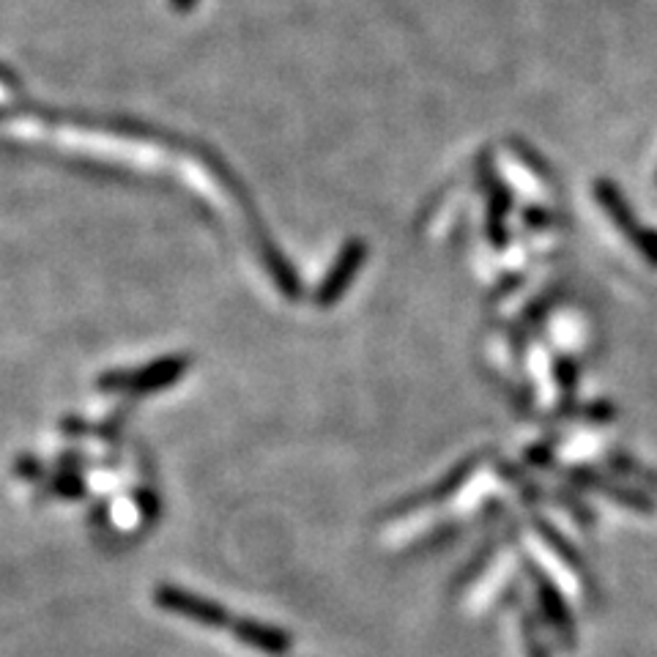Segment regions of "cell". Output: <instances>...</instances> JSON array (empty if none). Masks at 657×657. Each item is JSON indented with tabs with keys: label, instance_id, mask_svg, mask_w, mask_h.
I'll return each instance as SVG.
<instances>
[{
	"label": "cell",
	"instance_id": "5",
	"mask_svg": "<svg viewBox=\"0 0 657 657\" xmlns=\"http://www.w3.org/2000/svg\"><path fill=\"white\" fill-rule=\"evenodd\" d=\"M474 469H477V460L474 458L463 460V463L455 466V469L449 471V474L444 477V480L438 482V486L430 488V491H425V493H419V496H411V499H406V501H403V507L392 510V515H403V512H411V510H417V507H430V504H438V501L449 499V496L458 491V488H463V482L469 480L471 471H474Z\"/></svg>",
	"mask_w": 657,
	"mask_h": 657
},
{
	"label": "cell",
	"instance_id": "3",
	"mask_svg": "<svg viewBox=\"0 0 657 657\" xmlns=\"http://www.w3.org/2000/svg\"><path fill=\"white\" fill-rule=\"evenodd\" d=\"M367 258V244L362 239H351L348 244L340 250V255L334 258V267L328 269L321 285L315 288V304L319 307H332L334 302L343 299V293L348 291L354 277L359 274L362 263Z\"/></svg>",
	"mask_w": 657,
	"mask_h": 657
},
{
	"label": "cell",
	"instance_id": "6",
	"mask_svg": "<svg viewBox=\"0 0 657 657\" xmlns=\"http://www.w3.org/2000/svg\"><path fill=\"white\" fill-rule=\"evenodd\" d=\"M53 491L55 493H61V496H80L85 491L83 488V482L77 480V477H58V480L53 482Z\"/></svg>",
	"mask_w": 657,
	"mask_h": 657
},
{
	"label": "cell",
	"instance_id": "4",
	"mask_svg": "<svg viewBox=\"0 0 657 657\" xmlns=\"http://www.w3.org/2000/svg\"><path fill=\"white\" fill-rule=\"evenodd\" d=\"M230 630L236 633V638H239L241 644H247V647H252V649H261V653H267V655H285V653H291V647H293L291 633L282 630V627L267 625V622L233 619Z\"/></svg>",
	"mask_w": 657,
	"mask_h": 657
},
{
	"label": "cell",
	"instance_id": "2",
	"mask_svg": "<svg viewBox=\"0 0 657 657\" xmlns=\"http://www.w3.org/2000/svg\"><path fill=\"white\" fill-rule=\"evenodd\" d=\"M154 603H157L159 608L170 611V614L184 616V619L189 622H198V625L204 627L233 625V616H230V611L225 608V605L209 601V597L192 595V592L181 590V586H170V584L157 586V592H154Z\"/></svg>",
	"mask_w": 657,
	"mask_h": 657
},
{
	"label": "cell",
	"instance_id": "1",
	"mask_svg": "<svg viewBox=\"0 0 657 657\" xmlns=\"http://www.w3.org/2000/svg\"><path fill=\"white\" fill-rule=\"evenodd\" d=\"M189 367V356H163L157 362L137 367V371L107 373L100 378L102 389L126 392V395H146V392L165 389V386L181 382Z\"/></svg>",
	"mask_w": 657,
	"mask_h": 657
},
{
	"label": "cell",
	"instance_id": "7",
	"mask_svg": "<svg viewBox=\"0 0 657 657\" xmlns=\"http://www.w3.org/2000/svg\"><path fill=\"white\" fill-rule=\"evenodd\" d=\"M6 96H9V91H6V85L0 83V105H3V102H6Z\"/></svg>",
	"mask_w": 657,
	"mask_h": 657
}]
</instances>
